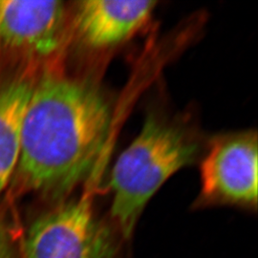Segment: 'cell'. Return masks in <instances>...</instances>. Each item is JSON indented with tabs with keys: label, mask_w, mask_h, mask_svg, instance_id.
<instances>
[{
	"label": "cell",
	"mask_w": 258,
	"mask_h": 258,
	"mask_svg": "<svg viewBox=\"0 0 258 258\" xmlns=\"http://www.w3.org/2000/svg\"><path fill=\"white\" fill-rule=\"evenodd\" d=\"M0 258H20L11 231L2 219H0Z\"/></svg>",
	"instance_id": "cell-8"
},
{
	"label": "cell",
	"mask_w": 258,
	"mask_h": 258,
	"mask_svg": "<svg viewBox=\"0 0 258 258\" xmlns=\"http://www.w3.org/2000/svg\"><path fill=\"white\" fill-rule=\"evenodd\" d=\"M37 80L24 74L0 83V194L18 166L23 120Z\"/></svg>",
	"instance_id": "cell-7"
},
{
	"label": "cell",
	"mask_w": 258,
	"mask_h": 258,
	"mask_svg": "<svg viewBox=\"0 0 258 258\" xmlns=\"http://www.w3.org/2000/svg\"><path fill=\"white\" fill-rule=\"evenodd\" d=\"M72 41L71 8L62 1L0 0V54L39 78L62 72Z\"/></svg>",
	"instance_id": "cell-3"
},
{
	"label": "cell",
	"mask_w": 258,
	"mask_h": 258,
	"mask_svg": "<svg viewBox=\"0 0 258 258\" xmlns=\"http://www.w3.org/2000/svg\"><path fill=\"white\" fill-rule=\"evenodd\" d=\"M111 124L109 102L96 84L63 72L40 76L23 120L21 184L53 199L67 196L97 168Z\"/></svg>",
	"instance_id": "cell-1"
},
{
	"label": "cell",
	"mask_w": 258,
	"mask_h": 258,
	"mask_svg": "<svg viewBox=\"0 0 258 258\" xmlns=\"http://www.w3.org/2000/svg\"><path fill=\"white\" fill-rule=\"evenodd\" d=\"M199 151V138L189 123L158 112L148 114L111 174V225L121 239L132 236L148 201L171 176L190 165Z\"/></svg>",
	"instance_id": "cell-2"
},
{
	"label": "cell",
	"mask_w": 258,
	"mask_h": 258,
	"mask_svg": "<svg viewBox=\"0 0 258 258\" xmlns=\"http://www.w3.org/2000/svg\"><path fill=\"white\" fill-rule=\"evenodd\" d=\"M198 206H257V134L239 131L212 139L200 165Z\"/></svg>",
	"instance_id": "cell-5"
},
{
	"label": "cell",
	"mask_w": 258,
	"mask_h": 258,
	"mask_svg": "<svg viewBox=\"0 0 258 258\" xmlns=\"http://www.w3.org/2000/svg\"><path fill=\"white\" fill-rule=\"evenodd\" d=\"M92 187L36 218L26 231L22 258H120V236L99 220Z\"/></svg>",
	"instance_id": "cell-4"
},
{
	"label": "cell",
	"mask_w": 258,
	"mask_h": 258,
	"mask_svg": "<svg viewBox=\"0 0 258 258\" xmlns=\"http://www.w3.org/2000/svg\"><path fill=\"white\" fill-rule=\"evenodd\" d=\"M157 1L89 0L71 8V35L84 49L104 53L127 42L148 25Z\"/></svg>",
	"instance_id": "cell-6"
}]
</instances>
